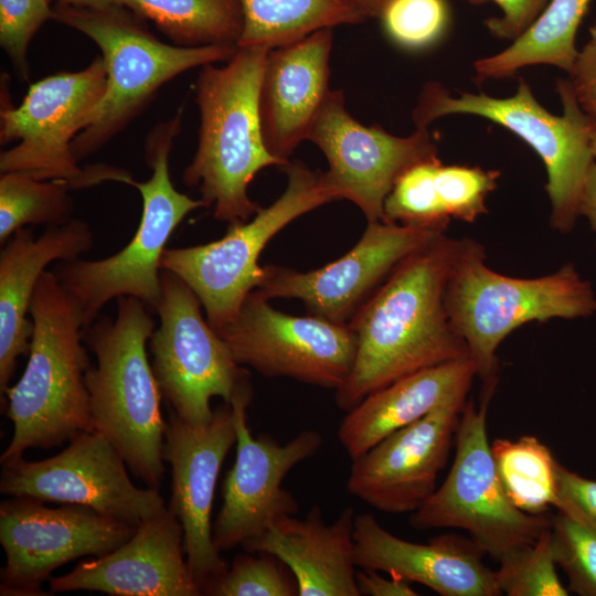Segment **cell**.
Instances as JSON below:
<instances>
[{
	"label": "cell",
	"mask_w": 596,
	"mask_h": 596,
	"mask_svg": "<svg viewBox=\"0 0 596 596\" xmlns=\"http://www.w3.org/2000/svg\"><path fill=\"white\" fill-rule=\"evenodd\" d=\"M458 241L444 234L407 256L349 321L356 353L348 379L336 390L338 408L348 412L403 376L469 358L445 302Z\"/></svg>",
	"instance_id": "1"
},
{
	"label": "cell",
	"mask_w": 596,
	"mask_h": 596,
	"mask_svg": "<svg viewBox=\"0 0 596 596\" xmlns=\"http://www.w3.org/2000/svg\"><path fill=\"white\" fill-rule=\"evenodd\" d=\"M29 313V360L19 381L3 394L13 434L0 456L2 465L23 457L29 448H52L93 429L81 315L52 270L41 276Z\"/></svg>",
	"instance_id": "2"
},
{
	"label": "cell",
	"mask_w": 596,
	"mask_h": 596,
	"mask_svg": "<svg viewBox=\"0 0 596 596\" xmlns=\"http://www.w3.org/2000/svg\"><path fill=\"white\" fill-rule=\"evenodd\" d=\"M155 329L151 310L121 296L115 319L100 317L82 337L97 361L85 373L93 429L115 446L136 477L158 488L164 473L166 422L146 349Z\"/></svg>",
	"instance_id": "3"
},
{
	"label": "cell",
	"mask_w": 596,
	"mask_h": 596,
	"mask_svg": "<svg viewBox=\"0 0 596 596\" xmlns=\"http://www.w3.org/2000/svg\"><path fill=\"white\" fill-rule=\"evenodd\" d=\"M268 51L237 46L224 66L203 65L195 83L199 140L182 179L188 187H199L219 221L254 216L260 207L248 196V184L259 170L284 166L264 143L258 114Z\"/></svg>",
	"instance_id": "4"
},
{
	"label": "cell",
	"mask_w": 596,
	"mask_h": 596,
	"mask_svg": "<svg viewBox=\"0 0 596 596\" xmlns=\"http://www.w3.org/2000/svg\"><path fill=\"white\" fill-rule=\"evenodd\" d=\"M445 302L483 384L498 382L497 350L517 328L596 312V292L573 264L535 278L507 276L488 266L485 247L471 238L458 241Z\"/></svg>",
	"instance_id": "5"
},
{
	"label": "cell",
	"mask_w": 596,
	"mask_h": 596,
	"mask_svg": "<svg viewBox=\"0 0 596 596\" xmlns=\"http://www.w3.org/2000/svg\"><path fill=\"white\" fill-rule=\"evenodd\" d=\"M121 6L102 9L58 2L52 19L94 41L106 68L105 94L88 125L73 141L82 160L105 146L137 117L161 86L206 64L226 62L233 45L180 46L160 41Z\"/></svg>",
	"instance_id": "6"
},
{
	"label": "cell",
	"mask_w": 596,
	"mask_h": 596,
	"mask_svg": "<svg viewBox=\"0 0 596 596\" xmlns=\"http://www.w3.org/2000/svg\"><path fill=\"white\" fill-rule=\"evenodd\" d=\"M182 111L158 124L145 142L151 177L135 181L141 194L139 226L118 253L98 260H62L53 274L71 296L81 315L83 329L96 320L103 307L114 298L130 296L157 312L161 299V258L177 226L192 211L209 207L179 192L169 173V155L181 129Z\"/></svg>",
	"instance_id": "7"
},
{
	"label": "cell",
	"mask_w": 596,
	"mask_h": 596,
	"mask_svg": "<svg viewBox=\"0 0 596 596\" xmlns=\"http://www.w3.org/2000/svg\"><path fill=\"white\" fill-rule=\"evenodd\" d=\"M563 113L553 115L534 98L530 85L519 81L514 95L496 98L486 94L451 96L439 83H426L413 111L416 128L446 115L468 114L492 120L522 138L544 162L551 202V225L561 233L574 230L587 174L595 162L592 137L596 118L579 105L570 79L560 81Z\"/></svg>",
	"instance_id": "8"
},
{
	"label": "cell",
	"mask_w": 596,
	"mask_h": 596,
	"mask_svg": "<svg viewBox=\"0 0 596 596\" xmlns=\"http://www.w3.org/2000/svg\"><path fill=\"white\" fill-rule=\"evenodd\" d=\"M281 169L287 187L273 204L247 221L228 223L226 233L214 242L163 252L161 269L194 291L214 330L234 320L247 296L259 287L264 267L258 258L267 243L297 217L340 199L326 172L298 160Z\"/></svg>",
	"instance_id": "9"
},
{
	"label": "cell",
	"mask_w": 596,
	"mask_h": 596,
	"mask_svg": "<svg viewBox=\"0 0 596 596\" xmlns=\"http://www.w3.org/2000/svg\"><path fill=\"white\" fill-rule=\"evenodd\" d=\"M106 84L102 56L81 71L57 73L31 84L18 107L1 109V145L19 143L0 153V172H25L62 182L70 190L107 181L132 185L129 171L105 163L83 168L73 152V141L88 125Z\"/></svg>",
	"instance_id": "10"
},
{
	"label": "cell",
	"mask_w": 596,
	"mask_h": 596,
	"mask_svg": "<svg viewBox=\"0 0 596 596\" xmlns=\"http://www.w3.org/2000/svg\"><path fill=\"white\" fill-rule=\"evenodd\" d=\"M497 382L485 383L479 405L466 403L456 430V453L446 479L412 512L416 530L461 529L483 554L500 562L533 544L551 525L547 513L518 509L499 479L487 434V412Z\"/></svg>",
	"instance_id": "11"
},
{
	"label": "cell",
	"mask_w": 596,
	"mask_h": 596,
	"mask_svg": "<svg viewBox=\"0 0 596 596\" xmlns=\"http://www.w3.org/2000/svg\"><path fill=\"white\" fill-rule=\"evenodd\" d=\"M160 324L149 339L151 368L161 396L193 426L213 415L211 400L231 403L251 383V374L202 315L194 291L177 275L161 269Z\"/></svg>",
	"instance_id": "12"
},
{
	"label": "cell",
	"mask_w": 596,
	"mask_h": 596,
	"mask_svg": "<svg viewBox=\"0 0 596 596\" xmlns=\"http://www.w3.org/2000/svg\"><path fill=\"white\" fill-rule=\"evenodd\" d=\"M215 331L240 365L334 391L348 379L356 353L349 323L281 312L259 289L247 296L234 320Z\"/></svg>",
	"instance_id": "13"
},
{
	"label": "cell",
	"mask_w": 596,
	"mask_h": 596,
	"mask_svg": "<svg viewBox=\"0 0 596 596\" xmlns=\"http://www.w3.org/2000/svg\"><path fill=\"white\" fill-rule=\"evenodd\" d=\"M0 492L42 502L74 504L139 525L167 509L157 488H138L126 461L99 432L85 430L60 454L2 465Z\"/></svg>",
	"instance_id": "14"
},
{
	"label": "cell",
	"mask_w": 596,
	"mask_h": 596,
	"mask_svg": "<svg viewBox=\"0 0 596 596\" xmlns=\"http://www.w3.org/2000/svg\"><path fill=\"white\" fill-rule=\"evenodd\" d=\"M137 526L81 505L52 509L26 497L2 501L0 543L6 565L0 594L46 595L41 585L54 570L82 556L108 554L128 541Z\"/></svg>",
	"instance_id": "15"
},
{
	"label": "cell",
	"mask_w": 596,
	"mask_h": 596,
	"mask_svg": "<svg viewBox=\"0 0 596 596\" xmlns=\"http://www.w3.org/2000/svg\"><path fill=\"white\" fill-rule=\"evenodd\" d=\"M447 226V223L368 222L360 241L342 257L321 268L299 272L264 265L257 289L269 299H299L310 315L349 323L402 260L444 235Z\"/></svg>",
	"instance_id": "16"
},
{
	"label": "cell",
	"mask_w": 596,
	"mask_h": 596,
	"mask_svg": "<svg viewBox=\"0 0 596 596\" xmlns=\"http://www.w3.org/2000/svg\"><path fill=\"white\" fill-rule=\"evenodd\" d=\"M252 383L238 391L231 404L236 428V459L223 482V502L213 524V542L220 552L230 551L265 532L278 519L295 515L296 498L283 481L323 444L315 429L300 432L280 444L269 435L253 437L247 425Z\"/></svg>",
	"instance_id": "17"
},
{
	"label": "cell",
	"mask_w": 596,
	"mask_h": 596,
	"mask_svg": "<svg viewBox=\"0 0 596 596\" xmlns=\"http://www.w3.org/2000/svg\"><path fill=\"white\" fill-rule=\"evenodd\" d=\"M307 140L326 156V173L340 199L353 202L368 222L383 220L384 202L405 171L439 159L427 128L397 137L379 126H364L348 113L340 89L328 93Z\"/></svg>",
	"instance_id": "18"
},
{
	"label": "cell",
	"mask_w": 596,
	"mask_h": 596,
	"mask_svg": "<svg viewBox=\"0 0 596 596\" xmlns=\"http://www.w3.org/2000/svg\"><path fill=\"white\" fill-rule=\"evenodd\" d=\"M235 444L231 403L213 408L212 418L198 426L169 413L162 451L172 475L167 508L181 523L187 562L201 592L228 566L214 545L211 514L222 464Z\"/></svg>",
	"instance_id": "19"
},
{
	"label": "cell",
	"mask_w": 596,
	"mask_h": 596,
	"mask_svg": "<svg viewBox=\"0 0 596 596\" xmlns=\"http://www.w3.org/2000/svg\"><path fill=\"white\" fill-rule=\"evenodd\" d=\"M466 403L453 400L352 459L348 491L385 513L416 511L436 490Z\"/></svg>",
	"instance_id": "20"
},
{
	"label": "cell",
	"mask_w": 596,
	"mask_h": 596,
	"mask_svg": "<svg viewBox=\"0 0 596 596\" xmlns=\"http://www.w3.org/2000/svg\"><path fill=\"white\" fill-rule=\"evenodd\" d=\"M183 529L167 508L143 521L108 554L50 578L52 593L88 590L115 596H199L184 558Z\"/></svg>",
	"instance_id": "21"
},
{
	"label": "cell",
	"mask_w": 596,
	"mask_h": 596,
	"mask_svg": "<svg viewBox=\"0 0 596 596\" xmlns=\"http://www.w3.org/2000/svg\"><path fill=\"white\" fill-rule=\"evenodd\" d=\"M332 30L324 28L268 51L258 114L264 143L284 166L300 142L308 139L330 92Z\"/></svg>",
	"instance_id": "22"
},
{
	"label": "cell",
	"mask_w": 596,
	"mask_h": 596,
	"mask_svg": "<svg viewBox=\"0 0 596 596\" xmlns=\"http://www.w3.org/2000/svg\"><path fill=\"white\" fill-rule=\"evenodd\" d=\"M354 560L362 570L385 572L422 584L441 596H498L494 571L469 542L453 535L434 538L426 544L401 539L383 528L370 513L355 514Z\"/></svg>",
	"instance_id": "23"
},
{
	"label": "cell",
	"mask_w": 596,
	"mask_h": 596,
	"mask_svg": "<svg viewBox=\"0 0 596 596\" xmlns=\"http://www.w3.org/2000/svg\"><path fill=\"white\" fill-rule=\"evenodd\" d=\"M93 244L91 227L79 219L50 226L39 237L24 226L4 243L0 253L1 397L10 386L18 359L29 355L33 323L26 315L46 266L79 258Z\"/></svg>",
	"instance_id": "24"
},
{
	"label": "cell",
	"mask_w": 596,
	"mask_h": 596,
	"mask_svg": "<svg viewBox=\"0 0 596 596\" xmlns=\"http://www.w3.org/2000/svg\"><path fill=\"white\" fill-rule=\"evenodd\" d=\"M354 509L348 507L330 524L312 505L306 517L287 515L245 541L246 552H266L295 575L299 596H361L354 560Z\"/></svg>",
	"instance_id": "25"
},
{
	"label": "cell",
	"mask_w": 596,
	"mask_h": 596,
	"mask_svg": "<svg viewBox=\"0 0 596 596\" xmlns=\"http://www.w3.org/2000/svg\"><path fill=\"white\" fill-rule=\"evenodd\" d=\"M476 376L469 358L403 376L347 412L338 428L339 441L352 460L444 404L467 397Z\"/></svg>",
	"instance_id": "26"
},
{
	"label": "cell",
	"mask_w": 596,
	"mask_h": 596,
	"mask_svg": "<svg viewBox=\"0 0 596 596\" xmlns=\"http://www.w3.org/2000/svg\"><path fill=\"white\" fill-rule=\"evenodd\" d=\"M592 0H550L535 22L505 50L476 61L479 79L512 76L518 70L549 64L572 73L575 39Z\"/></svg>",
	"instance_id": "27"
},
{
	"label": "cell",
	"mask_w": 596,
	"mask_h": 596,
	"mask_svg": "<svg viewBox=\"0 0 596 596\" xmlns=\"http://www.w3.org/2000/svg\"><path fill=\"white\" fill-rule=\"evenodd\" d=\"M243 31L237 46L272 50L318 30L366 21L343 0H240Z\"/></svg>",
	"instance_id": "28"
},
{
	"label": "cell",
	"mask_w": 596,
	"mask_h": 596,
	"mask_svg": "<svg viewBox=\"0 0 596 596\" xmlns=\"http://www.w3.org/2000/svg\"><path fill=\"white\" fill-rule=\"evenodd\" d=\"M117 3L151 21L180 46H237L243 31L240 0H117Z\"/></svg>",
	"instance_id": "29"
},
{
	"label": "cell",
	"mask_w": 596,
	"mask_h": 596,
	"mask_svg": "<svg viewBox=\"0 0 596 596\" xmlns=\"http://www.w3.org/2000/svg\"><path fill=\"white\" fill-rule=\"evenodd\" d=\"M491 453L502 487L518 509L529 514L556 509L558 461L546 445L530 435L496 438Z\"/></svg>",
	"instance_id": "30"
},
{
	"label": "cell",
	"mask_w": 596,
	"mask_h": 596,
	"mask_svg": "<svg viewBox=\"0 0 596 596\" xmlns=\"http://www.w3.org/2000/svg\"><path fill=\"white\" fill-rule=\"evenodd\" d=\"M62 182L40 180L25 172L0 177V243L19 228L31 225L57 226L71 220L74 200Z\"/></svg>",
	"instance_id": "31"
},
{
	"label": "cell",
	"mask_w": 596,
	"mask_h": 596,
	"mask_svg": "<svg viewBox=\"0 0 596 596\" xmlns=\"http://www.w3.org/2000/svg\"><path fill=\"white\" fill-rule=\"evenodd\" d=\"M210 596H299L297 579L277 556L266 552L238 554L232 564L209 582Z\"/></svg>",
	"instance_id": "32"
},
{
	"label": "cell",
	"mask_w": 596,
	"mask_h": 596,
	"mask_svg": "<svg viewBox=\"0 0 596 596\" xmlns=\"http://www.w3.org/2000/svg\"><path fill=\"white\" fill-rule=\"evenodd\" d=\"M556 566L550 525L533 544L499 562L496 583L500 593L508 596H567Z\"/></svg>",
	"instance_id": "33"
},
{
	"label": "cell",
	"mask_w": 596,
	"mask_h": 596,
	"mask_svg": "<svg viewBox=\"0 0 596 596\" xmlns=\"http://www.w3.org/2000/svg\"><path fill=\"white\" fill-rule=\"evenodd\" d=\"M440 160L418 163L395 182L383 207V222L401 224H449L438 199L434 173Z\"/></svg>",
	"instance_id": "34"
},
{
	"label": "cell",
	"mask_w": 596,
	"mask_h": 596,
	"mask_svg": "<svg viewBox=\"0 0 596 596\" xmlns=\"http://www.w3.org/2000/svg\"><path fill=\"white\" fill-rule=\"evenodd\" d=\"M551 533L553 555L567 576L568 589L579 596H596V532L556 511Z\"/></svg>",
	"instance_id": "35"
},
{
	"label": "cell",
	"mask_w": 596,
	"mask_h": 596,
	"mask_svg": "<svg viewBox=\"0 0 596 596\" xmlns=\"http://www.w3.org/2000/svg\"><path fill=\"white\" fill-rule=\"evenodd\" d=\"M499 175V171L438 162L434 183L447 216L472 223L485 214L487 196L496 189Z\"/></svg>",
	"instance_id": "36"
},
{
	"label": "cell",
	"mask_w": 596,
	"mask_h": 596,
	"mask_svg": "<svg viewBox=\"0 0 596 596\" xmlns=\"http://www.w3.org/2000/svg\"><path fill=\"white\" fill-rule=\"evenodd\" d=\"M380 19L396 44L422 49L443 35L449 22V9L446 0H391Z\"/></svg>",
	"instance_id": "37"
},
{
	"label": "cell",
	"mask_w": 596,
	"mask_h": 596,
	"mask_svg": "<svg viewBox=\"0 0 596 596\" xmlns=\"http://www.w3.org/2000/svg\"><path fill=\"white\" fill-rule=\"evenodd\" d=\"M52 15L50 0H0V45L22 79L29 77V44Z\"/></svg>",
	"instance_id": "38"
},
{
	"label": "cell",
	"mask_w": 596,
	"mask_h": 596,
	"mask_svg": "<svg viewBox=\"0 0 596 596\" xmlns=\"http://www.w3.org/2000/svg\"><path fill=\"white\" fill-rule=\"evenodd\" d=\"M556 511L596 532V480L585 478L557 462Z\"/></svg>",
	"instance_id": "39"
},
{
	"label": "cell",
	"mask_w": 596,
	"mask_h": 596,
	"mask_svg": "<svg viewBox=\"0 0 596 596\" xmlns=\"http://www.w3.org/2000/svg\"><path fill=\"white\" fill-rule=\"evenodd\" d=\"M469 4L480 6L494 2L501 10L500 17L485 21L489 32L503 40H517L543 12L550 0H464Z\"/></svg>",
	"instance_id": "40"
},
{
	"label": "cell",
	"mask_w": 596,
	"mask_h": 596,
	"mask_svg": "<svg viewBox=\"0 0 596 596\" xmlns=\"http://www.w3.org/2000/svg\"><path fill=\"white\" fill-rule=\"evenodd\" d=\"M571 84L581 107L596 118V23L589 29V38L576 57Z\"/></svg>",
	"instance_id": "41"
},
{
	"label": "cell",
	"mask_w": 596,
	"mask_h": 596,
	"mask_svg": "<svg viewBox=\"0 0 596 596\" xmlns=\"http://www.w3.org/2000/svg\"><path fill=\"white\" fill-rule=\"evenodd\" d=\"M384 577L379 571L362 570L356 571V585L359 592L366 596H416L418 595L412 587L411 582L395 575Z\"/></svg>",
	"instance_id": "42"
},
{
	"label": "cell",
	"mask_w": 596,
	"mask_h": 596,
	"mask_svg": "<svg viewBox=\"0 0 596 596\" xmlns=\"http://www.w3.org/2000/svg\"><path fill=\"white\" fill-rule=\"evenodd\" d=\"M579 216L586 217L596 235V162L592 166L583 189Z\"/></svg>",
	"instance_id": "43"
},
{
	"label": "cell",
	"mask_w": 596,
	"mask_h": 596,
	"mask_svg": "<svg viewBox=\"0 0 596 596\" xmlns=\"http://www.w3.org/2000/svg\"><path fill=\"white\" fill-rule=\"evenodd\" d=\"M365 20L381 17L391 0H343Z\"/></svg>",
	"instance_id": "44"
},
{
	"label": "cell",
	"mask_w": 596,
	"mask_h": 596,
	"mask_svg": "<svg viewBox=\"0 0 596 596\" xmlns=\"http://www.w3.org/2000/svg\"><path fill=\"white\" fill-rule=\"evenodd\" d=\"M58 2L75 6V7L93 8V9H102V8L118 6L117 0H58Z\"/></svg>",
	"instance_id": "45"
},
{
	"label": "cell",
	"mask_w": 596,
	"mask_h": 596,
	"mask_svg": "<svg viewBox=\"0 0 596 596\" xmlns=\"http://www.w3.org/2000/svg\"><path fill=\"white\" fill-rule=\"evenodd\" d=\"M592 152L594 158L596 159V128L592 137Z\"/></svg>",
	"instance_id": "46"
}]
</instances>
